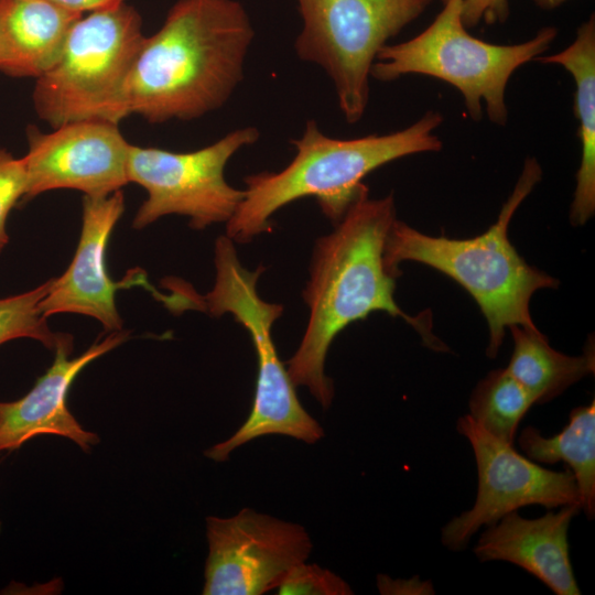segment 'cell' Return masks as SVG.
<instances>
[{"label":"cell","instance_id":"obj_27","mask_svg":"<svg viewBox=\"0 0 595 595\" xmlns=\"http://www.w3.org/2000/svg\"><path fill=\"white\" fill-rule=\"evenodd\" d=\"M567 0H534L536 4L544 10H551L560 7Z\"/></svg>","mask_w":595,"mask_h":595},{"label":"cell","instance_id":"obj_13","mask_svg":"<svg viewBox=\"0 0 595 595\" xmlns=\"http://www.w3.org/2000/svg\"><path fill=\"white\" fill-rule=\"evenodd\" d=\"M125 210L122 192L104 197H83L82 231L74 258L67 270L51 279L41 301L44 317L57 313H76L96 318L107 332L121 331L122 321L116 307V291L133 284L152 289L145 274L138 271L128 280L113 282L106 268V248L110 235Z\"/></svg>","mask_w":595,"mask_h":595},{"label":"cell","instance_id":"obj_18","mask_svg":"<svg viewBox=\"0 0 595 595\" xmlns=\"http://www.w3.org/2000/svg\"><path fill=\"white\" fill-rule=\"evenodd\" d=\"M513 349L506 367L510 375L543 404L595 371L594 342L588 340L583 355L569 356L552 348L538 328L512 325Z\"/></svg>","mask_w":595,"mask_h":595},{"label":"cell","instance_id":"obj_5","mask_svg":"<svg viewBox=\"0 0 595 595\" xmlns=\"http://www.w3.org/2000/svg\"><path fill=\"white\" fill-rule=\"evenodd\" d=\"M215 283L201 298V310L212 316L232 315L251 337L258 375L251 411L244 424L227 440L204 452L215 462H225L239 446L264 435H285L314 444L324 436L321 424L301 404L285 365L280 360L272 338V326L283 306L264 301L257 283L264 270L244 267L235 242L223 235L215 242Z\"/></svg>","mask_w":595,"mask_h":595},{"label":"cell","instance_id":"obj_21","mask_svg":"<svg viewBox=\"0 0 595 595\" xmlns=\"http://www.w3.org/2000/svg\"><path fill=\"white\" fill-rule=\"evenodd\" d=\"M51 280L24 293L0 299V345L20 337L41 342L54 350L58 345H73V337L50 329L40 304L46 295Z\"/></svg>","mask_w":595,"mask_h":595},{"label":"cell","instance_id":"obj_7","mask_svg":"<svg viewBox=\"0 0 595 595\" xmlns=\"http://www.w3.org/2000/svg\"><path fill=\"white\" fill-rule=\"evenodd\" d=\"M144 37L139 12L126 2L82 15L56 62L36 78L37 116L52 128L91 119L119 125L128 117L126 84Z\"/></svg>","mask_w":595,"mask_h":595},{"label":"cell","instance_id":"obj_19","mask_svg":"<svg viewBox=\"0 0 595 595\" xmlns=\"http://www.w3.org/2000/svg\"><path fill=\"white\" fill-rule=\"evenodd\" d=\"M518 444L524 456L536 463L564 462L573 473L581 511L595 517V400L573 409L567 424L553 436H543L533 426L522 429Z\"/></svg>","mask_w":595,"mask_h":595},{"label":"cell","instance_id":"obj_23","mask_svg":"<svg viewBox=\"0 0 595 595\" xmlns=\"http://www.w3.org/2000/svg\"><path fill=\"white\" fill-rule=\"evenodd\" d=\"M28 176L22 158L17 159L10 152L0 149V252L8 244L6 229L10 210L24 198Z\"/></svg>","mask_w":595,"mask_h":595},{"label":"cell","instance_id":"obj_15","mask_svg":"<svg viewBox=\"0 0 595 595\" xmlns=\"http://www.w3.org/2000/svg\"><path fill=\"white\" fill-rule=\"evenodd\" d=\"M580 512V505L549 509L534 519L511 511L482 532L473 552L480 562L521 567L556 595H580L567 539L571 521Z\"/></svg>","mask_w":595,"mask_h":595},{"label":"cell","instance_id":"obj_20","mask_svg":"<svg viewBox=\"0 0 595 595\" xmlns=\"http://www.w3.org/2000/svg\"><path fill=\"white\" fill-rule=\"evenodd\" d=\"M533 404L526 388L507 368H499L475 386L468 400V415L491 435L513 444L518 425Z\"/></svg>","mask_w":595,"mask_h":595},{"label":"cell","instance_id":"obj_2","mask_svg":"<svg viewBox=\"0 0 595 595\" xmlns=\"http://www.w3.org/2000/svg\"><path fill=\"white\" fill-rule=\"evenodd\" d=\"M255 31L237 0H178L144 37L125 89L130 115L152 123L219 109L244 78Z\"/></svg>","mask_w":595,"mask_h":595},{"label":"cell","instance_id":"obj_16","mask_svg":"<svg viewBox=\"0 0 595 595\" xmlns=\"http://www.w3.org/2000/svg\"><path fill=\"white\" fill-rule=\"evenodd\" d=\"M82 15L50 0H0V72L39 78L56 62Z\"/></svg>","mask_w":595,"mask_h":595},{"label":"cell","instance_id":"obj_10","mask_svg":"<svg viewBox=\"0 0 595 595\" xmlns=\"http://www.w3.org/2000/svg\"><path fill=\"white\" fill-rule=\"evenodd\" d=\"M456 430L470 444L478 486L473 507L441 529V542L448 550L465 549L482 527L494 524L521 507H581L578 488L569 468L558 472L540 466L520 454L513 444L488 433L468 414L458 418Z\"/></svg>","mask_w":595,"mask_h":595},{"label":"cell","instance_id":"obj_22","mask_svg":"<svg viewBox=\"0 0 595 595\" xmlns=\"http://www.w3.org/2000/svg\"><path fill=\"white\" fill-rule=\"evenodd\" d=\"M280 595H350V585L334 572L309 564L306 561L294 565L279 585Z\"/></svg>","mask_w":595,"mask_h":595},{"label":"cell","instance_id":"obj_1","mask_svg":"<svg viewBox=\"0 0 595 595\" xmlns=\"http://www.w3.org/2000/svg\"><path fill=\"white\" fill-rule=\"evenodd\" d=\"M397 219L392 194L355 202L334 230L316 239L310 278L303 291L310 315L293 356L284 364L295 387H306L327 409L334 385L325 360L335 337L349 324L382 311L405 320L435 351L450 348L432 332L431 314L411 316L394 300L397 275L385 261L389 230Z\"/></svg>","mask_w":595,"mask_h":595},{"label":"cell","instance_id":"obj_12","mask_svg":"<svg viewBox=\"0 0 595 595\" xmlns=\"http://www.w3.org/2000/svg\"><path fill=\"white\" fill-rule=\"evenodd\" d=\"M29 149L22 158L28 187L24 199L47 191L69 188L104 197L129 183V145L118 123L78 120L44 133L28 129Z\"/></svg>","mask_w":595,"mask_h":595},{"label":"cell","instance_id":"obj_24","mask_svg":"<svg viewBox=\"0 0 595 595\" xmlns=\"http://www.w3.org/2000/svg\"><path fill=\"white\" fill-rule=\"evenodd\" d=\"M445 2L446 0H441ZM509 15L508 0H463L462 20L464 25L474 28L480 22L504 23Z\"/></svg>","mask_w":595,"mask_h":595},{"label":"cell","instance_id":"obj_6","mask_svg":"<svg viewBox=\"0 0 595 595\" xmlns=\"http://www.w3.org/2000/svg\"><path fill=\"white\" fill-rule=\"evenodd\" d=\"M463 0H446L433 22L416 36L386 45L372 64L370 76L391 82L403 75L435 77L454 86L463 96L474 121L483 117L504 126L508 119L506 88L511 75L550 47L558 35L544 26L522 43L500 45L469 34L462 20Z\"/></svg>","mask_w":595,"mask_h":595},{"label":"cell","instance_id":"obj_3","mask_svg":"<svg viewBox=\"0 0 595 595\" xmlns=\"http://www.w3.org/2000/svg\"><path fill=\"white\" fill-rule=\"evenodd\" d=\"M443 116L428 110L411 126L392 133L337 139L324 134L314 120L306 122L293 160L279 172L246 176L245 195L226 223V235L236 244L250 242L271 230L272 215L303 197H315L323 214L337 224L348 208L369 194L366 175L394 160L437 152L443 143L434 133Z\"/></svg>","mask_w":595,"mask_h":595},{"label":"cell","instance_id":"obj_17","mask_svg":"<svg viewBox=\"0 0 595 595\" xmlns=\"http://www.w3.org/2000/svg\"><path fill=\"white\" fill-rule=\"evenodd\" d=\"M534 61L558 64L575 83L574 116L578 121L577 137L581 162L570 208L573 226H583L595 213V15L583 22L575 40L559 53L539 56Z\"/></svg>","mask_w":595,"mask_h":595},{"label":"cell","instance_id":"obj_9","mask_svg":"<svg viewBox=\"0 0 595 595\" xmlns=\"http://www.w3.org/2000/svg\"><path fill=\"white\" fill-rule=\"evenodd\" d=\"M259 137L257 128L244 127L191 152L130 144L128 181L148 193L132 227L141 229L171 214L188 217L193 229L227 223L245 192L228 184L225 167L234 154L257 142Z\"/></svg>","mask_w":595,"mask_h":595},{"label":"cell","instance_id":"obj_28","mask_svg":"<svg viewBox=\"0 0 595 595\" xmlns=\"http://www.w3.org/2000/svg\"><path fill=\"white\" fill-rule=\"evenodd\" d=\"M0 532H1V521H0Z\"/></svg>","mask_w":595,"mask_h":595},{"label":"cell","instance_id":"obj_26","mask_svg":"<svg viewBox=\"0 0 595 595\" xmlns=\"http://www.w3.org/2000/svg\"><path fill=\"white\" fill-rule=\"evenodd\" d=\"M54 2L55 4L69 10L72 12H76L79 14H83L85 12H95V11H101L107 9L116 8L122 3H125V0H50Z\"/></svg>","mask_w":595,"mask_h":595},{"label":"cell","instance_id":"obj_4","mask_svg":"<svg viewBox=\"0 0 595 595\" xmlns=\"http://www.w3.org/2000/svg\"><path fill=\"white\" fill-rule=\"evenodd\" d=\"M541 177L538 160L527 158L496 223L476 237L429 236L398 219L387 236L385 261L391 273L399 277V263L403 261L423 263L446 274L472 295L488 325L489 358L497 356L510 326L538 328L530 313L531 298L538 290L559 285L558 279L528 264L508 238L513 214Z\"/></svg>","mask_w":595,"mask_h":595},{"label":"cell","instance_id":"obj_8","mask_svg":"<svg viewBox=\"0 0 595 595\" xmlns=\"http://www.w3.org/2000/svg\"><path fill=\"white\" fill-rule=\"evenodd\" d=\"M432 1L298 0L303 26L295 52L326 72L347 122L366 111L370 71L381 48Z\"/></svg>","mask_w":595,"mask_h":595},{"label":"cell","instance_id":"obj_11","mask_svg":"<svg viewBox=\"0 0 595 595\" xmlns=\"http://www.w3.org/2000/svg\"><path fill=\"white\" fill-rule=\"evenodd\" d=\"M206 539L204 595H261L278 588L313 547L301 524L250 508L228 518L207 517Z\"/></svg>","mask_w":595,"mask_h":595},{"label":"cell","instance_id":"obj_25","mask_svg":"<svg viewBox=\"0 0 595 595\" xmlns=\"http://www.w3.org/2000/svg\"><path fill=\"white\" fill-rule=\"evenodd\" d=\"M377 587L383 595H432L435 593L431 581H423L419 575L411 578L393 580L388 575H377Z\"/></svg>","mask_w":595,"mask_h":595},{"label":"cell","instance_id":"obj_14","mask_svg":"<svg viewBox=\"0 0 595 595\" xmlns=\"http://www.w3.org/2000/svg\"><path fill=\"white\" fill-rule=\"evenodd\" d=\"M128 338V332H110L75 358H69L73 345H58L53 364L25 396L0 401V453L17 451L31 439L48 434L66 437L84 452L98 444L99 436L85 430L69 411L67 394L87 365Z\"/></svg>","mask_w":595,"mask_h":595}]
</instances>
